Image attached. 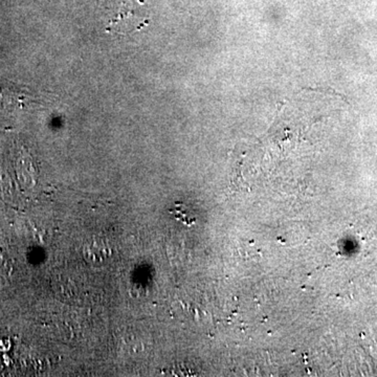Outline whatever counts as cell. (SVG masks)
<instances>
[{
  "instance_id": "1",
  "label": "cell",
  "mask_w": 377,
  "mask_h": 377,
  "mask_svg": "<svg viewBox=\"0 0 377 377\" xmlns=\"http://www.w3.org/2000/svg\"><path fill=\"white\" fill-rule=\"evenodd\" d=\"M149 22V16L144 11L143 0H125L108 21L106 31L120 35L132 34L143 30Z\"/></svg>"
},
{
  "instance_id": "2",
  "label": "cell",
  "mask_w": 377,
  "mask_h": 377,
  "mask_svg": "<svg viewBox=\"0 0 377 377\" xmlns=\"http://www.w3.org/2000/svg\"><path fill=\"white\" fill-rule=\"evenodd\" d=\"M84 257L90 263H101L110 258L112 250L103 240L94 239L83 248Z\"/></svg>"
}]
</instances>
